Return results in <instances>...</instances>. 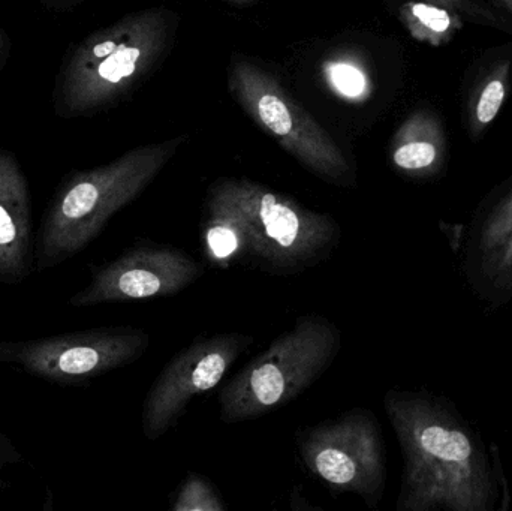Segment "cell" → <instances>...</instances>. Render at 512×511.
Masks as SVG:
<instances>
[{
  "label": "cell",
  "mask_w": 512,
  "mask_h": 511,
  "mask_svg": "<svg viewBox=\"0 0 512 511\" xmlns=\"http://www.w3.org/2000/svg\"><path fill=\"white\" fill-rule=\"evenodd\" d=\"M400 20L415 41L432 47L448 44L463 27L454 9L433 2H408L400 8Z\"/></svg>",
  "instance_id": "obj_16"
},
{
  "label": "cell",
  "mask_w": 512,
  "mask_h": 511,
  "mask_svg": "<svg viewBox=\"0 0 512 511\" xmlns=\"http://www.w3.org/2000/svg\"><path fill=\"white\" fill-rule=\"evenodd\" d=\"M150 347L137 327H98L29 341H0V363L57 386L83 387L131 365Z\"/></svg>",
  "instance_id": "obj_7"
},
{
  "label": "cell",
  "mask_w": 512,
  "mask_h": 511,
  "mask_svg": "<svg viewBox=\"0 0 512 511\" xmlns=\"http://www.w3.org/2000/svg\"><path fill=\"white\" fill-rule=\"evenodd\" d=\"M324 77L331 90L351 101L366 99L372 87L366 71L351 60H330L325 63Z\"/></svg>",
  "instance_id": "obj_18"
},
{
  "label": "cell",
  "mask_w": 512,
  "mask_h": 511,
  "mask_svg": "<svg viewBox=\"0 0 512 511\" xmlns=\"http://www.w3.org/2000/svg\"><path fill=\"white\" fill-rule=\"evenodd\" d=\"M167 39V18L159 9L90 33L63 57L54 78V114L77 119L119 101L155 65Z\"/></svg>",
  "instance_id": "obj_3"
},
{
  "label": "cell",
  "mask_w": 512,
  "mask_h": 511,
  "mask_svg": "<svg viewBox=\"0 0 512 511\" xmlns=\"http://www.w3.org/2000/svg\"><path fill=\"white\" fill-rule=\"evenodd\" d=\"M44 5L48 8L54 9V11H65V9L72 8V6L80 3V0H42Z\"/></svg>",
  "instance_id": "obj_24"
},
{
  "label": "cell",
  "mask_w": 512,
  "mask_h": 511,
  "mask_svg": "<svg viewBox=\"0 0 512 511\" xmlns=\"http://www.w3.org/2000/svg\"><path fill=\"white\" fill-rule=\"evenodd\" d=\"M254 344L245 333H216L195 339L162 369L143 405V434L149 441L164 437L192 399L224 380L234 363Z\"/></svg>",
  "instance_id": "obj_10"
},
{
  "label": "cell",
  "mask_w": 512,
  "mask_h": 511,
  "mask_svg": "<svg viewBox=\"0 0 512 511\" xmlns=\"http://www.w3.org/2000/svg\"><path fill=\"white\" fill-rule=\"evenodd\" d=\"M11 38L8 33L5 32L2 26H0V72L5 68L8 63L9 57H11Z\"/></svg>",
  "instance_id": "obj_22"
},
{
  "label": "cell",
  "mask_w": 512,
  "mask_h": 511,
  "mask_svg": "<svg viewBox=\"0 0 512 511\" xmlns=\"http://www.w3.org/2000/svg\"><path fill=\"white\" fill-rule=\"evenodd\" d=\"M236 2H249V0H236Z\"/></svg>",
  "instance_id": "obj_27"
},
{
  "label": "cell",
  "mask_w": 512,
  "mask_h": 511,
  "mask_svg": "<svg viewBox=\"0 0 512 511\" xmlns=\"http://www.w3.org/2000/svg\"><path fill=\"white\" fill-rule=\"evenodd\" d=\"M439 228H441L444 236L447 237L454 254L460 257L463 248H465L468 224H448V222L441 221L439 222Z\"/></svg>",
  "instance_id": "obj_20"
},
{
  "label": "cell",
  "mask_w": 512,
  "mask_h": 511,
  "mask_svg": "<svg viewBox=\"0 0 512 511\" xmlns=\"http://www.w3.org/2000/svg\"><path fill=\"white\" fill-rule=\"evenodd\" d=\"M35 272L32 197L17 156L0 147V284L20 285Z\"/></svg>",
  "instance_id": "obj_11"
},
{
  "label": "cell",
  "mask_w": 512,
  "mask_h": 511,
  "mask_svg": "<svg viewBox=\"0 0 512 511\" xmlns=\"http://www.w3.org/2000/svg\"><path fill=\"white\" fill-rule=\"evenodd\" d=\"M510 62L499 63L481 83L471 108L474 134H481L498 116L507 98Z\"/></svg>",
  "instance_id": "obj_17"
},
{
  "label": "cell",
  "mask_w": 512,
  "mask_h": 511,
  "mask_svg": "<svg viewBox=\"0 0 512 511\" xmlns=\"http://www.w3.org/2000/svg\"><path fill=\"white\" fill-rule=\"evenodd\" d=\"M185 137L129 150L110 164L72 171L51 195L35 236V272L60 266L83 252L110 219L155 180Z\"/></svg>",
  "instance_id": "obj_2"
},
{
  "label": "cell",
  "mask_w": 512,
  "mask_h": 511,
  "mask_svg": "<svg viewBox=\"0 0 512 511\" xmlns=\"http://www.w3.org/2000/svg\"><path fill=\"white\" fill-rule=\"evenodd\" d=\"M173 511H225L227 504L215 486L198 473H189L180 485Z\"/></svg>",
  "instance_id": "obj_19"
},
{
  "label": "cell",
  "mask_w": 512,
  "mask_h": 511,
  "mask_svg": "<svg viewBox=\"0 0 512 511\" xmlns=\"http://www.w3.org/2000/svg\"><path fill=\"white\" fill-rule=\"evenodd\" d=\"M204 264L191 254L162 243L138 240L119 257L90 266V282L68 300L71 308L170 297L204 275Z\"/></svg>",
  "instance_id": "obj_9"
},
{
  "label": "cell",
  "mask_w": 512,
  "mask_h": 511,
  "mask_svg": "<svg viewBox=\"0 0 512 511\" xmlns=\"http://www.w3.org/2000/svg\"><path fill=\"white\" fill-rule=\"evenodd\" d=\"M465 282L489 308L512 303V230L480 266L465 276Z\"/></svg>",
  "instance_id": "obj_15"
},
{
  "label": "cell",
  "mask_w": 512,
  "mask_h": 511,
  "mask_svg": "<svg viewBox=\"0 0 512 511\" xmlns=\"http://www.w3.org/2000/svg\"><path fill=\"white\" fill-rule=\"evenodd\" d=\"M445 143L441 122L429 111H415L396 132L391 144V161L400 173L430 177L444 167Z\"/></svg>",
  "instance_id": "obj_13"
},
{
  "label": "cell",
  "mask_w": 512,
  "mask_h": 511,
  "mask_svg": "<svg viewBox=\"0 0 512 511\" xmlns=\"http://www.w3.org/2000/svg\"><path fill=\"white\" fill-rule=\"evenodd\" d=\"M9 488L8 483L5 482V480L0 477V492L6 491V489Z\"/></svg>",
  "instance_id": "obj_26"
},
{
  "label": "cell",
  "mask_w": 512,
  "mask_h": 511,
  "mask_svg": "<svg viewBox=\"0 0 512 511\" xmlns=\"http://www.w3.org/2000/svg\"><path fill=\"white\" fill-rule=\"evenodd\" d=\"M204 255L215 266L228 269L246 258L258 261V240L249 219L230 201L210 192L203 222Z\"/></svg>",
  "instance_id": "obj_12"
},
{
  "label": "cell",
  "mask_w": 512,
  "mask_h": 511,
  "mask_svg": "<svg viewBox=\"0 0 512 511\" xmlns=\"http://www.w3.org/2000/svg\"><path fill=\"white\" fill-rule=\"evenodd\" d=\"M512 230V186L481 206L468 224L462 260L463 278L480 266Z\"/></svg>",
  "instance_id": "obj_14"
},
{
  "label": "cell",
  "mask_w": 512,
  "mask_h": 511,
  "mask_svg": "<svg viewBox=\"0 0 512 511\" xmlns=\"http://www.w3.org/2000/svg\"><path fill=\"white\" fill-rule=\"evenodd\" d=\"M306 470L334 492H349L378 507L387 483L384 438L372 411L354 408L298 431Z\"/></svg>",
  "instance_id": "obj_6"
},
{
  "label": "cell",
  "mask_w": 512,
  "mask_h": 511,
  "mask_svg": "<svg viewBox=\"0 0 512 511\" xmlns=\"http://www.w3.org/2000/svg\"><path fill=\"white\" fill-rule=\"evenodd\" d=\"M213 194L230 201L251 222L258 263L276 273H298L330 257L340 227L325 213L301 206L248 179L219 180Z\"/></svg>",
  "instance_id": "obj_5"
},
{
  "label": "cell",
  "mask_w": 512,
  "mask_h": 511,
  "mask_svg": "<svg viewBox=\"0 0 512 511\" xmlns=\"http://www.w3.org/2000/svg\"><path fill=\"white\" fill-rule=\"evenodd\" d=\"M498 2L512 15V0H498Z\"/></svg>",
  "instance_id": "obj_25"
},
{
  "label": "cell",
  "mask_w": 512,
  "mask_h": 511,
  "mask_svg": "<svg viewBox=\"0 0 512 511\" xmlns=\"http://www.w3.org/2000/svg\"><path fill=\"white\" fill-rule=\"evenodd\" d=\"M342 333L318 314L297 318L219 392L224 423L259 419L306 392L336 359Z\"/></svg>",
  "instance_id": "obj_4"
},
{
  "label": "cell",
  "mask_w": 512,
  "mask_h": 511,
  "mask_svg": "<svg viewBox=\"0 0 512 511\" xmlns=\"http://www.w3.org/2000/svg\"><path fill=\"white\" fill-rule=\"evenodd\" d=\"M427 2L438 3V5L447 6V8L462 9V11H471L472 3L469 0H427Z\"/></svg>",
  "instance_id": "obj_23"
},
{
  "label": "cell",
  "mask_w": 512,
  "mask_h": 511,
  "mask_svg": "<svg viewBox=\"0 0 512 511\" xmlns=\"http://www.w3.org/2000/svg\"><path fill=\"white\" fill-rule=\"evenodd\" d=\"M230 86L252 119L307 170L334 185L354 183V168L336 141L271 75L239 60L231 65Z\"/></svg>",
  "instance_id": "obj_8"
},
{
  "label": "cell",
  "mask_w": 512,
  "mask_h": 511,
  "mask_svg": "<svg viewBox=\"0 0 512 511\" xmlns=\"http://www.w3.org/2000/svg\"><path fill=\"white\" fill-rule=\"evenodd\" d=\"M384 410L403 455L397 511L508 510L507 480L498 447L444 396L391 389Z\"/></svg>",
  "instance_id": "obj_1"
},
{
  "label": "cell",
  "mask_w": 512,
  "mask_h": 511,
  "mask_svg": "<svg viewBox=\"0 0 512 511\" xmlns=\"http://www.w3.org/2000/svg\"><path fill=\"white\" fill-rule=\"evenodd\" d=\"M24 464V456L14 446L11 438L0 431V468Z\"/></svg>",
  "instance_id": "obj_21"
}]
</instances>
